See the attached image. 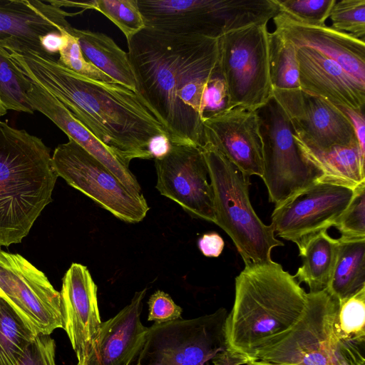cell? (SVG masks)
Here are the masks:
<instances>
[{
	"mask_svg": "<svg viewBox=\"0 0 365 365\" xmlns=\"http://www.w3.org/2000/svg\"><path fill=\"white\" fill-rule=\"evenodd\" d=\"M128 42L136 93L172 144L202 148L207 86L219 73V38L145 27Z\"/></svg>",
	"mask_w": 365,
	"mask_h": 365,
	"instance_id": "6da1fadb",
	"label": "cell"
},
{
	"mask_svg": "<svg viewBox=\"0 0 365 365\" xmlns=\"http://www.w3.org/2000/svg\"><path fill=\"white\" fill-rule=\"evenodd\" d=\"M8 51L32 83L55 96L127 163L134 158L152 159L148 152L150 140L166 133L136 92L116 82L81 76L53 56L22 46Z\"/></svg>",
	"mask_w": 365,
	"mask_h": 365,
	"instance_id": "7a4b0ae2",
	"label": "cell"
},
{
	"mask_svg": "<svg viewBox=\"0 0 365 365\" xmlns=\"http://www.w3.org/2000/svg\"><path fill=\"white\" fill-rule=\"evenodd\" d=\"M225 320L229 346L249 361L281 341L302 317L307 293L272 260L245 264Z\"/></svg>",
	"mask_w": 365,
	"mask_h": 365,
	"instance_id": "3957f363",
	"label": "cell"
},
{
	"mask_svg": "<svg viewBox=\"0 0 365 365\" xmlns=\"http://www.w3.org/2000/svg\"><path fill=\"white\" fill-rule=\"evenodd\" d=\"M0 115V246L21 242L52 201L58 178L49 148Z\"/></svg>",
	"mask_w": 365,
	"mask_h": 365,
	"instance_id": "277c9868",
	"label": "cell"
},
{
	"mask_svg": "<svg viewBox=\"0 0 365 365\" xmlns=\"http://www.w3.org/2000/svg\"><path fill=\"white\" fill-rule=\"evenodd\" d=\"M202 150L213 191L214 223L230 237L245 264L272 260V249L284 243L255 212L249 197L250 177L211 145Z\"/></svg>",
	"mask_w": 365,
	"mask_h": 365,
	"instance_id": "5b68a950",
	"label": "cell"
},
{
	"mask_svg": "<svg viewBox=\"0 0 365 365\" xmlns=\"http://www.w3.org/2000/svg\"><path fill=\"white\" fill-rule=\"evenodd\" d=\"M227 311L193 319L154 323L131 365H246L249 361L228 344Z\"/></svg>",
	"mask_w": 365,
	"mask_h": 365,
	"instance_id": "8992f818",
	"label": "cell"
},
{
	"mask_svg": "<svg viewBox=\"0 0 365 365\" xmlns=\"http://www.w3.org/2000/svg\"><path fill=\"white\" fill-rule=\"evenodd\" d=\"M339 304V300L327 289L308 292L307 307L298 322L254 360L276 365H365V347L341 340L336 334Z\"/></svg>",
	"mask_w": 365,
	"mask_h": 365,
	"instance_id": "52a82bcc",
	"label": "cell"
},
{
	"mask_svg": "<svg viewBox=\"0 0 365 365\" xmlns=\"http://www.w3.org/2000/svg\"><path fill=\"white\" fill-rule=\"evenodd\" d=\"M138 5L147 28L212 38L268 23L279 12L274 0H138Z\"/></svg>",
	"mask_w": 365,
	"mask_h": 365,
	"instance_id": "ba28073f",
	"label": "cell"
},
{
	"mask_svg": "<svg viewBox=\"0 0 365 365\" xmlns=\"http://www.w3.org/2000/svg\"><path fill=\"white\" fill-rule=\"evenodd\" d=\"M267 23L252 24L219 38V73L225 109L257 110L272 98Z\"/></svg>",
	"mask_w": 365,
	"mask_h": 365,
	"instance_id": "9c48e42d",
	"label": "cell"
},
{
	"mask_svg": "<svg viewBox=\"0 0 365 365\" xmlns=\"http://www.w3.org/2000/svg\"><path fill=\"white\" fill-rule=\"evenodd\" d=\"M262 178L269 202L278 205L318 181L323 173L299 150L285 113L272 98L258 109Z\"/></svg>",
	"mask_w": 365,
	"mask_h": 365,
	"instance_id": "30bf717a",
	"label": "cell"
},
{
	"mask_svg": "<svg viewBox=\"0 0 365 365\" xmlns=\"http://www.w3.org/2000/svg\"><path fill=\"white\" fill-rule=\"evenodd\" d=\"M51 163L58 177L120 220L137 223L146 216L150 207L143 195L130 192L108 168L73 140L68 139L55 148Z\"/></svg>",
	"mask_w": 365,
	"mask_h": 365,
	"instance_id": "8fae6325",
	"label": "cell"
},
{
	"mask_svg": "<svg viewBox=\"0 0 365 365\" xmlns=\"http://www.w3.org/2000/svg\"><path fill=\"white\" fill-rule=\"evenodd\" d=\"M0 294L37 334L63 329L61 293L23 256L1 249Z\"/></svg>",
	"mask_w": 365,
	"mask_h": 365,
	"instance_id": "7c38bea8",
	"label": "cell"
},
{
	"mask_svg": "<svg viewBox=\"0 0 365 365\" xmlns=\"http://www.w3.org/2000/svg\"><path fill=\"white\" fill-rule=\"evenodd\" d=\"M354 190L317 181L276 205L271 224L277 235L297 244L334 227L349 205Z\"/></svg>",
	"mask_w": 365,
	"mask_h": 365,
	"instance_id": "4fadbf2b",
	"label": "cell"
},
{
	"mask_svg": "<svg viewBox=\"0 0 365 365\" xmlns=\"http://www.w3.org/2000/svg\"><path fill=\"white\" fill-rule=\"evenodd\" d=\"M156 188L189 215L215 222L213 191L202 148L172 144L169 153L155 160Z\"/></svg>",
	"mask_w": 365,
	"mask_h": 365,
	"instance_id": "5bb4252c",
	"label": "cell"
},
{
	"mask_svg": "<svg viewBox=\"0 0 365 365\" xmlns=\"http://www.w3.org/2000/svg\"><path fill=\"white\" fill-rule=\"evenodd\" d=\"M272 96L287 116L293 133L307 145L324 150L358 143L352 123L341 108L301 88L273 90Z\"/></svg>",
	"mask_w": 365,
	"mask_h": 365,
	"instance_id": "9a60e30c",
	"label": "cell"
},
{
	"mask_svg": "<svg viewBox=\"0 0 365 365\" xmlns=\"http://www.w3.org/2000/svg\"><path fill=\"white\" fill-rule=\"evenodd\" d=\"M206 144L249 177L262 175V144L257 110L223 108L202 119Z\"/></svg>",
	"mask_w": 365,
	"mask_h": 365,
	"instance_id": "2e32d148",
	"label": "cell"
},
{
	"mask_svg": "<svg viewBox=\"0 0 365 365\" xmlns=\"http://www.w3.org/2000/svg\"><path fill=\"white\" fill-rule=\"evenodd\" d=\"M71 14L50 0H0V46H22L41 55H48L41 38L51 33L61 34L72 28Z\"/></svg>",
	"mask_w": 365,
	"mask_h": 365,
	"instance_id": "e0dca14e",
	"label": "cell"
},
{
	"mask_svg": "<svg viewBox=\"0 0 365 365\" xmlns=\"http://www.w3.org/2000/svg\"><path fill=\"white\" fill-rule=\"evenodd\" d=\"M63 329L77 358L83 362L101 324L97 286L85 265L72 263L62 280Z\"/></svg>",
	"mask_w": 365,
	"mask_h": 365,
	"instance_id": "ac0fdd59",
	"label": "cell"
},
{
	"mask_svg": "<svg viewBox=\"0 0 365 365\" xmlns=\"http://www.w3.org/2000/svg\"><path fill=\"white\" fill-rule=\"evenodd\" d=\"M277 31L297 47H307L339 64L346 72L365 83L364 41L331 26L303 23L279 11L272 19Z\"/></svg>",
	"mask_w": 365,
	"mask_h": 365,
	"instance_id": "d6986e66",
	"label": "cell"
},
{
	"mask_svg": "<svg viewBox=\"0 0 365 365\" xmlns=\"http://www.w3.org/2000/svg\"><path fill=\"white\" fill-rule=\"evenodd\" d=\"M295 47L303 91L339 108L364 112L365 83L322 53L307 47Z\"/></svg>",
	"mask_w": 365,
	"mask_h": 365,
	"instance_id": "ffe728a7",
	"label": "cell"
},
{
	"mask_svg": "<svg viewBox=\"0 0 365 365\" xmlns=\"http://www.w3.org/2000/svg\"><path fill=\"white\" fill-rule=\"evenodd\" d=\"M147 289L136 292L130 304L102 322L91 349L79 365H131L148 331L140 320Z\"/></svg>",
	"mask_w": 365,
	"mask_h": 365,
	"instance_id": "44dd1931",
	"label": "cell"
},
{
	"mask_svg": "<svg viewBox=\"0 0 365 365\" xmlns=\"http://www.w3.org/2000/svg\"><path fill=\"white\" fill-rule=\"evenodd\" d=\"M28 102L34 111H38L56 124L68 139L83 148L108 168L135 195H143L129 164L98 139L52 94L32 83L26 93Z\"/></svg>",
	"mask_w": 365,
	"mask_h": 365,
	"instance_id": "7402d4cb",
	"label": "cell"
},
{
	"mask_svg": "<svg viewBox=\"0 0 365 365\" xmlns=\"http://www.w3.org/2000/svg\"><path fill=\"white\" fill-rule=\"evenodd\" d=\"M293 136L304 157L322 172L319 182L353 190L365 182V154L361 152L358 143L320 150L307 145L294 133Z\"/></svg>",
	"mask_w": 365,
	"mask_h": 365,
	"instance_id": "603a6c76",
	"label": "cell"
},
{
	"mask_svg": "<svg viewBox=\"0 0 365 365\" xmlns=\"http://www.w3.org/2000/svg\"><path fill=\"white\" fill-rule=\"evenodd\" d=\"M74 36L87 61L118 83L136 92V82L128 53L108 36L90 30L72 27Z\"/></svg>",
	"mask_w": 365,
	"mask_h": 365,
	"instance_id": "cb8c5ba5",
	"label": "cell"
},
{
	"mask_svg": "<svg viewBox=\"0 0 365 365\" xmlns=\"http://www.w3.org/2000/svg\"><path fill=\"white\" fill-rule=\"evenodd\" d=\"M302 264L294 275L297 281L305 283L309 292L326 289L334 268L339 241L330 237L327 230L309 235L296 244Z\"/></svg>",
	"mask_w": 365,
	"mask_h": 365,
	"instance_id": "d4e9b609",
	"label": "cell"
},
{
	"mask_svg": "<svg viewBox=\"0 0 365 365\" xmlns=\"http://www.w3.org/2000/svg\"><path fill=\"white\" fill-rule=\"evenodd\" d=\"M338 241L336 259L327 289L341 300L365 287V239Z\"/></svg>",
	"mask_w": 365,
	"mask_h": 365,
	"instance_id": "484cf974",
	"label": "cell"
},
{
	"mask_svg": "<svg viewBox=\"0 0 365 365\" xmlns=\"http://www.w3.org/2000/svg\"><path fill=\"white\" fill-rule=\"evenodd\" d=\"M38 335L0 294V365H17Z\"/></svg>",
	"mask_w": 365,
	"mask_h": 365,
	"instance_id": "4316f807",
	"label": "cell"
},
{
	"mask_svg": "<svg viewBox=\"0 0 365 365\" xmlns=\"http://www.w3.org/2000/svg\"><path fill=\"white\" fill-rule=\"evenodd\" d=\"M50 1L61 8L75 7L81 9V11L87 9L98 11L118 27L127 41L145 28L138 0Z\"/></svg>",
	"mask_w": 365,
	"mask_h": 365,
	"instance_id": "83f0119b",
	"label": "cell"
},
{
	"mask_svg": "<svg viewBox=\"0 0 365 365\" xmlns=\"http://www.w3.org/2000/svg\"><path fill=\"white\" fill-rule=\"evenodd\" d=\"M32 82L12 60L10 53L0 46V115L8 110L33 114L26 93Z\"/></svg>",
	"mask_w": 365,
	"mask_h": 365,
	"instance_id": "f1b7e54d",
	"label": "cell"
},
{
	"mask_svg": "<svg viewBox=\"0 0 365 365\" xmlns=\"http://www.w3.org/2000/svg\"><path fill=\"white\" fill-rule=\"evenodd\" d=\"M269 76L273 90L300 89L296 47L277 31L269 32Z\"/></svg>",
	"mask_w": 365,
	"mask_h": 365,
	"instance_id": "f546056e",
	"label": "cell"
},
{
	"mask_svg": "<svg viewBox=\"0 0 365 365\" xmlns=\"http://www.w3.org/2000/svg\"><path fill=\"white\" fill-rule=\"evenodd\" d=\"M334 329L340 339L365 347V287L339 300Z\"/></svg>",
	"mask_w": 365,
	"mask_h": 365,
	"instance_id": "4dcf8cb0",
	"label": "cell"
},
{
	"mask_svg": "<svg viewBox=\"0 0 365 365\" xmlns=\"http://www.w3.org/2000/svg\"><path fill=\"white\" fill-rule=\"evenodd\" d=\"M329 18L334 29L364 41L365 0L336 1Z\"/></svg>",
	"mask_w": 365,
	"mask_h": 365,
	"instance_id": "1f68e13d",
	"label": "cell"
},
{
	"mask_svg": "<svg viewBox=\"0 0 365 365\" xmlns=\"http://www.w3.org/2000/svg\"><path fill=\"white\" fill-rule=\"evenodd\" d=\"M334 227L341 239H365V182L354 189L349 205Z\"/></svg>",
	"mask_w": 365,
	"mask_h": 365,
	"instance_id": "d6a6232c",
	"label": "cell"
},
{
	"mask_svg": "<svg viewBox=\"0 0 365 365\" xmlns=\"http://www.w3.org/2000/svg\"><path fill=\"white\" fill-rule=\"evenodd\" d=\"M279 11L310 25L324 26L336 0H275Z\"/></svg>",
	"mask_w": 365,
	"mask_h": 365,
	"instance_id": "836d02e7",
	"label": "cell"
},
{
	"mask_svg": "<svg viewBox=\"0 0 365 365\" xmlns=\"http://www.w3.org/2000/svg\"><path fill=\"white\" fill-rule=\"evenodd\" d=\"M64 36L65 42L58 51L59 58L57 60L61 65L74 73L93 80L115 82L86 59L74 36L68 31L64 32Z\"/></svg>",
	"mask_w": 365,
	"mask_h": 365,
	"instance_id": "e575fe53",
	"label": "cell"
},
{
	"mask_svg": "<svg viewBox=\"0 0 365 365\" xmlns=\"http://www.w3.org/2000/svg\"><path fill=\"white\" fill-rule=\"evenodd\" d=\"M148 320L157 324L172 322L181 318L182 308L177 305L170 296L157 290L149 298Z\"/></svg>",
	"mask_w": 365,
	"mask_h": 365,
	"instance_id": "d590c367",
	"label": "cell"
},
{
	"mask_svg": "<svg viewBox=\"0 0 365 365\" xmlns=\"http://www.w3.org/2000/svg\"><path fill=\"white\" fill-rule=\"evenodd\" d=\"M17 365H56L55 341L50 335L38 334Z\"/></svg>",
	"mask_w": 365,
	"mask_h": 365,
	"instance_id": "8d00e7d4",
	"label": "cell"
},
{
	"mask_svg": "<svg viewBox=\"0 0 365 365\" xmlns=\"http://www.w3.org/2000/svg\"><path fill=\"white\" fill-rule=\"evenodd\" d=\"M198 248L203 255L208 257H219L225 246L222 237L217 232L204 234L197 241Z\"/></svg>",
	"mask_w": 365,
	"mask_h": 365,
	"instance_id": "74e56055",
	"label": "cell"
},
{
	"mask_svg": "<svg viewBox=\"0 0 365 365\" xmlns=\"http://www.w3.org/2000/svg\"><path fill=\"white\" fill-rule=\"evenodd\" d=\"M349 116L355 135L361 152L365 154V119L364 112L356 111L352 109L341 108Z\"/></svg>",
	"mask_w": 365,
	"mask_h": 365,
	"instance_id": "f35d334b",
	"label": "cell"
},
{
	"mask_svg": "<svg viewBox=\"0 0 365 365\" xmlns=\"http://www.w3.org/2000/svg\"><path fill=\"white\" fill-rule=\"evenodd\" d=\"M172 143L165 134L153 137L148 144V152L152 159H161L170 151Z\"/></svg>",
	"mask_w": 365,
	"mask_h": 365,
	"instance_id": "ab89813d",
	"label": "cell"
},
{
	"mask_svg": "<svg viewBox=\"0 0 365 365\" xmlns=\"http://www.w3.org/2000/svg\"><path fill=\"white\" fill-rule=\"evenodd\" d=\"M65 31H63L61 34L51 33L41 38V45L48 55L53 56L58 53L65 42Z\"/></svg>",
	"mask_w": 365,
	"mask_h": 365,
	"instance_id": "60d3db41",
	"label": "cell"
},
{
	"mask_svg": "<svg viewBox=\"0 0 365 365\" xmlns=\"http://www.w3.org/2000/svg\"><path fill=\"white\" fill-rule=\"evenodd\" d=\"M246 365H276V364L263 363L259 361L253 360V361H248V363Z\"/></svg>",
	"mask_w": 365,
	"mask_h": 365,
	"instance_id": "b9f144b4",
	"label": "cell"
}]
</instances>
